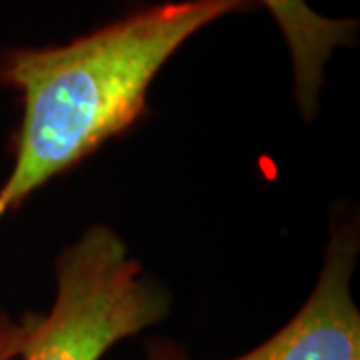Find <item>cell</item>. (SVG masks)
I'll list each match as a JSON object with an SVG mask.
<instances>
[{"label":"cell","mask_w":360,"mask_h":360,"mask_svg":"<svg viewBox=\"0 0 360 360\" xmlns=\"http://www.w3.org/2000/svg\"><path fill=\"white\" fill-rule=\"evenodd\" d=\"M252 0H180L127 14L60 46L0 49V86L18 90L22 118L0 222L58 174L148 115V90L186 40Z\"/></svg>","instance_id":"6da1fadb"},{"label":"cell","mask_w":360,"mask_h":360,"mask_svg":"<svg viewBox=\"0 0 360 360\" xmlns=\"http://www.w3.org/2000/svg\"><path fill=\"white\" fill-rule=\"evenodd\" d=\"M56 300L37 314L22 360H101L120 340L165 321L170 296L122 238L94 224L56 260Z\"/></svg>","instance_id":"7a4b0ae2"},{"label":"cell","mask_w":360,"mask_h":360,"mask_svg":"<svg viewBox=\"0 0 360 360\" xmlns=\"http://www.w3.org/2000/svg\"><path fill=\"white\" fill-rule=\"evenodd\" d=\"M359 246L356 222H336L302 309L266 342L231 360H360V312L350 290Z\"/></svg>","instance_id":"3957f363"},{"label":"cell","mask_w":360,"mask_h":360,"mask_svg":"<svg viewBox=\"0 0 360 360\" xmlns=\"http://www.w3.org/2000/svg\"><path fill=\"white\" fill-rule=\"evenodd\" d=\"M257 2L269 8L283 32L292 60L296 106L304 120H312L321 106L326 63L336 49L356 46L359 20L322 16L310 8L309 0Z\"/></svg>","instance_id":"277c9868"},{"label":"cell","mask_w":360,"mask_h":360,"mask_svg":"<svg viewBox=\"0 0 360 360\" xmlns=\"http://www.w3.org/2000/svg\"><path fill=\"white\" fill-rule=\"evenodd\" d=\"M34 316L37 312H26L16 321L8 312L0 310V360H14L20 356Z\"/></svg>","instance_id":"5b68a950"},{"label":"cell","mask_w":360,"mask_h":360,"mask_svg":"<svg viewBox=\"0 0 360 360\" xmlns=\"http://www.w3.org/2000/svg\"><path fill=\"white\" fill-rule=\"evenodd\" d=\"M146 360H191L186 348L170 338H153L146 342Z\"/></svg>","instance_id":"8992f818"}]
</instances>
